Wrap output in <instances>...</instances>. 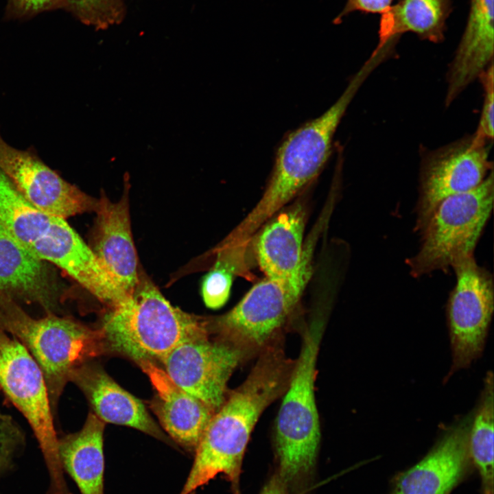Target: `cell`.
<instances>
[{"label":"cell","mask_w":494,"mask_h":494,"mask_svg":"<svg viewBox=\"0 0 494 494\" xmlns=\"http://www.w3.org/2000/svg\"><path fill=\"white\" fill-rule=\"evenodd\" d=\"M244 381L228 391L194 451L193 463L179 494H191L218 474L241 494L240 474L252 430L263 410L285 391L294 361L286 356L281 337L263 348Z\"/></svg>","instance_id":"cell-1"},{"label":"cell","mask_w":494,"mask_h":494,"mask_svg":"<svg viewBox=\"0 0 494 494\" xmlns=\"http://www.w3.org/2000/svg\"><path fill=\"white\" fill-rule=\"evenodd\" d=\"M375 69L366 61L332 106L283 139L263 196L230 233L234 242H249L262 225L318 176L329 159L334 134L349 104Z\"/></svg>","instance_id":"cell-2"},{"label":"cell","mask_w":494,"mask_h":494,"mask_svg":"<svg viewBox=\"0 0 494 494\" xmlns=\"http://www.w3.org/2000/svg\"><path fill=\"white\" fill-rule=\"evenodd\" d=\"M209 327V318L172 305L140 270L132 293L122 305L108 309L99 329L105 351L139 364L161 362L182 342Z\"/></svg>","instance_id":"cell-3"},{"label":"cell","mask_w":494,"mask_h":494,"mask_svg":"<svg viewBox=\"0 0 494 494\" xmlns=\"http://www.w3.org/2000/svg\"><path fill=\"white\" fill-rule=\"evenodd\" d=\"M0 222L36 257L56 265L101 302L118 293L114 278L64 218L40 211L12 191L0 199Z\"/></svg>","instance_id":"cell-4"},{"label":"cell","mask_w":494,"mask_h":494,"mask_svg":"<svg viewBox=\"0 0 494 494\" xmlns=\"http://www.w3.org/2000/svg\"><path fill=\"white\" fill-rule=\"evenodd\" d=\"M324 318L315 316L303 333L301 351L294 361L276 419L277 472L289 489L309 479L318 452L320 431L314 381Z\"/></svg>","instance_id":"cell-5"},{"label":"cell","mask_w":494,"mask_h":494,"mask_svg":"<svg viewBox=\"0 0 494 494\" xmlns=\"http://www.w3.org/2000/svg\"><path fill=\"white\" fill-rule=\"evenodd\" d=\"M0 328L20 341L39 366L53 412L71 373L105 351L99 328L54 313L34 318L1 290Z\"/></svg>","instance_id":"cell-6"},{"label":"cell","mask_w":494,"mask_h":494,"mask_svg":"<svg viewBox=\"0 0 494 494\" xmlns=\"http://www.w3.org/2000/svg\"><path fill=\"white\" fill-rule=\"evenodd\" d=\"M493 200V171L477 187L443 200L419 233L417 252L406 259L411 276L447 272L457 259L474 254Z\"/></svg>","instance_id":"cell-7"},{"label":"cell","mask_w":494,"mask_h":494,"mask_svg":"<svg viewBox=\"0 0 494 494\" xmlns=\"http://www.w3.org/2000/svg\"><path fill=\"white\" fill-rule=\"evenodd\" d=\"M313 247L312 241L305 244L295 273L285 278L266 277L229 311L209 318L211 330L251 355L280 336L310 278Z\"/></svg>","instance_id":"cell-8"},{"label":"cell","mask_w":494,"mask_h":494,"mask_svg":"<svg viewBox=\"0 0 494 494\" xmlns=\"http://www.w3.org/2000/svg\"><path fill=\"white\" fill-rule=\"evenodd\" d=\"M0 390L28 421L47 470L46 494H72L58 454L47 388L39 366L15 337L0 328Z\"/></svg>","instance_id":"cell-9"},{"label":"cell","mask_w":494,"mask_h":494,"mask_svg":"<svg viewBox=\"0 0 494 494\" xmlns=\"http://www.w3.org/2000/svg\"><path fill=\"white\" fill-rule=\"evenodd\" d=\"M456 277L447 305L452 353L451 373L467 368L482 353L494 309V284L490 272L474 254L457 259Z\"/></svg>","instance_id":"cell-10"},{"label":"cell","mask_w":494,"mask_h":494,"mask_svg":"<svg viewBox=\"0 0 494 494\" xmlns=\"http://www.w3.org/2000/svg\"><path fill=\"white\" fill-rule=\"evenodd\" d=\"M489 143L472 134L423 154L414 231L419 234L423 231L443 200L477 187L493 171Z\"/></svg>","instance_id":"cell-11"},{"label":"cell","mask_w":494,"mask_h":494,"mask_svg":"<svg viewBox=\"0 0 494 494\" xmlns=\"http://www.w3.org/2000/svg\"><path fill=\"white\" fill-rule=\"evenodd\" d=\"M250 356L209 326L182 342L161 362L177 386L216 412L228 395L232 373Z\"/></svg>","instance_id":"cell-12"},{"label":"cell","mask_w":494,"mask_h":494,"mask_svg":"<svg viewBox=\"0 0 494 494\" xmlns=\"http://www.w3.org/2000/svg\"><path fill=\"white\" fill-rule=\"evenodd\" d=\"M0 170L23 198L42 211L67 217L95 211L97 200L63 179L33 148L9 144L0 131Z\"/></svg>","instance_id":"cell-13"},{"label":"cell","mask_w":494,"mask_h":494,"mask_svg":"<svg viewBox=\"0 0 494 494\" xmlns=\"http://www.w3.org/2000/svg\"><path fill=\"white\" fill-rule=\"evenodd\" d=\"M128 187L117 202H112L104 193L97 200L90 247L119 285L130 295L138 283L140 270L131 231Z\"/></svg>","instance_id":"cell-14"},{"label":"cell","mask_w":494,"mask_h":494,"mask_svg":"<svg viewBox=\"0 0 494 494\" xmlns=\"http://www.w3.org/2000/svg\"><path fill=\"white\" fill-rule=\"evenodd\" d=\"M471 421L467 418L445 433L421 460L399 477L391 494H449L467 468Z\"/></svg>","instance_id":"cell-15"},{"label":"cell","mask_w":494,"mask_h":494,"mask_svg":"<svg viewBox=\"0 0 494 494\" xmlns=\"http://www.w3.org/2000/svg\"><path fill=\"white\" fill-rule=\"evenodd\" d=\"M138 364L155 391L150 407L161 425L170 439L194 451L215 412L177 386L154 362L143 361Z\"/></svg>","instance_id":"cell-16"},{"label":"cell","mask_w":494,"mask_h":494,"mask_svg":"<svg viewBox=\"0 0 494 494\" xmlns=\"http://www.w3.org/2000/svg\"><path fill=\"white\" fill-rule=\"evenodd\" d=\"M69 381L86 396L93 414L104 423L137 429L172 443L148 413L141 400L118 385L99 365L91 361L74 369Z\"/></svg>","instance_id":"cell-17"},{"label":"cell","mask_w":494,"mask_h":494,"mask_svg":"<svg viewBox=\"0 0 494 494\" xmlns=\"http://www.w3.org/2000/svg\"><path fill=\"white\" fill-rule=\"evenodd\" d=\"M466 26L446 75L445 106L493 62V0H469Z\"/></svg>","instance_id":"cell-18"},{"label":"cell","mask_w":494,"mask_h":494,"mask_svg":"<svg viewBox=\"0 0 494 494\" xmlns=\"http://www.w3.org/2000/svg\"><path fill=\"white\" fill-rule=\"evenodd\" d=\"M45 262L25 248L0 222V290L54 313L56 285Z\"/></svg>","instance_id":"cell-19"},{"label":"cell","mask_w":494,"mask_h":494,"mask_svg":"<svg viewBox=\"0 0 494 494\" xmlns=\"http://www.w3.org/2000/svg\"><path fill=\"white\" fill-rule=\"evenodd\" d=\"M305 217L303 205L294 204L277 212L261 227L255 247L266 277L285 278L299 269L305 255Z\"/></svg>","instance_id":"cell-20"},{"label":"cell","mask_w":494,"mask_h":494,"mask_svg":"<svg viewBox=\"0 0 494 494\" xmlns=\"http://www.w3.org/2000/svg\"><path fill=\"white\" fill-rule=\"evenodd\" d=\"M451 10V0H395L380 16L375 49L391 55L399 39L408 32L432 43L442 42Z\"/></svg>","instance_id":"cell-21"},{"label":"cell","mask_w":494,"mask_h":494,"mask_svg":"<svg viewBox=\"0 0 494 494\" xmlns=\"http://www.w3.org/2000/svg\"><path fill=\"white\" fill-rule=\"evenodd\" d=\"M105 423L89 412L82 428L58 437V449L64 473L81 494H104Z\"/></svg>","instance_id":"cell-22"},{"label":"cell","mask_w":494,"mask_h":494,"mask_svg":"<svg viewBox=\"0 0 494 494\" xmlns=\"http://www.w3.org/2000/svg\"><path fill=\"white\" fill-rule=\"evenodd\" d=\"M486 377L478 410L471 418L469 453L481 478V493L493 494V379Z\"/></svg>","instance_id":"cell-23"},{"label":"cell","mask_w":494,"mask_h":494,"mask_svg":"<svg viewBox=\"0 0 494 494\" xmlns=\"http://www.w3.org/2000/svg\"><path fill=\"white\" fill-rule=\"evenodd\" d=\"M247 244L218 246L213 267L203 278L201 293L203 301L210 309L222 307L228 301L236 271L243 264Z\"/></svg>","instance_id":"cell-24"},{"label":"cell","mask_w":494,"mask_h":494,"mask_svg":"<svg viewBox=\"0 0 494 494\" xmlns=\"http://www.w3.org/2000/svg\"><path fill=\"white\" fill-rule=\"evenodd\" d=\"M25 447V436L12 416L0 412V482L16 467Z\"/></svg>","instance_id":"cell-25"},{"label":"cell","mask_w":494,"mask_h":494,"mask_svg":"<svg viewBox=\"0 0 494 494\" xmlns=\"http://www.w3.org/2000/svg\"><path fill=\"white\" fill-rule=\"evenodd\" d=\"M83 21L104 26L115 21L120 12V0H65Z\"/></svg>","instance_id":"cell-26"},{"label":"cell","mask_w":494,"mask_h":494,"mask_svg":"<svg viewBox=\"0 0 494 494\" xmlns=\"http://www.w3.org/2000/svg\"><path fill=\"white\" fill-rule=\"evenodd\" d=\"M493 62L478 77L484 91V100L478 128L473 134L477 139L488 143L493 139Z\"/></svg>","instance_id":"cell-27"},{"label":"cell","mask_w":494,"mask_h":494,"mask_svg":"<svg viewBox=\"0 0 494 494\" xmlns=\"http://www.w3.org/2000/svg\"><path fill=\"white\" fill-rule=\"evenodd\" d=\"M395 0H347L341 12L333 20V23L339 24L343 19L354 12L362 13L384 14L391 7Z\"/></svg>","instance_id":"cell-28"},{"label":"cell","mask_w":494,"mask_h":494,"mask_svg":"<svg viewBox=\"0 0 494 494\" xmlns=\"http://www.w3.org/2000/svg\"><path fill=\"white\" fill-rule=\"evenodd\" d=\"M16 8L25 13H33L49 8L65 0H13Z\"/></svg>","instance_id":"cell-29"},{"label":"cell","mask_w":494,"mask_h":494,"mask_svg":"<svg viewBox=\"0 0 494 494\" xmlns=\"http://www.w3.org/2000/svg\"><path fill=\"white\" fill-rule=\"evenodd\" d=\"M260 494H290V490L277 471L268 480Z\"/></svg>","instance_id":"cell-30"}]
</instances>
